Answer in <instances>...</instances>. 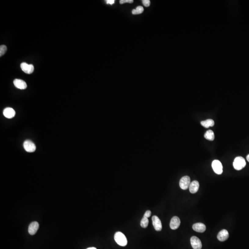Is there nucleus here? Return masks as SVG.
<instances>
[{
	"mask_svg": "<svg viewBox=\"0 0 249 249\" xmlns=\"http://www.w3.org/2000/svg\"><path fill=\"white\" fill-rule=\"evenodd\" d=\"M191 184V179L188 176L183 177L179 181V186L183 190H186L189 187Z\"/></svg>",
	"mask_w": 249,
	"mask_h": 249,
	"instance_id": "obj_4",
	"label": "nucleus"
},
{
	"mask_svg": "<svg viewBox=\"0 0 249 249\" xmlns=\"http://www.w3.org/2000/svg\"><path fill=\"white\" fill-rule=\"evenodd\" d=\"M204 138L209 140L213 141L215 139L214 133L212 131L209 130L205 133Z\"/></svg>",
	"mask_w": 249,
	"mask_h": 249,
	"instance_id": "obj_17",
	"label": "nucleus"
},
{
	"mask_svg": "<svg viewBox=\"0 0 249 249\" xmlns=\"http://www.w3.org/2000/svg\"><path fill=\"white\" fill-rule=\"evenodd\" d=\"M133 2V0H121L120 3L121 4H123L126 3H132Z\"/></svg>",
	"mask_w": 249,
	"mask_h": 249,
	"instance_id": "obj_22",
	"label": "nucleus"
},
{
	"mask_svg": "<svg viewBox=\"0 0 249 249\" xmlns=\"http://www.w3.org/2000/svg\"><path fill=\"white\" fill-rule=\"evenodd\" d=\"M246 162L245 160L241 157H238L235 158L233 162L234 168L237 170H240L245 167Z\"/></svg>",
	"mask_w": 249,
	"mask_h": 249,
	"instance_id": "obj_2",
	"label": "nucleus"
},
{
	"mask_svg": "<svg viewBox=\"0 0 249 249\" xmlns=\"http://www.w3.org/2000/svg\"><path fill=\"white\" fill-rule=\"evenodd\" d=\"M143 11H144V9L143 7L142 6H138L136 9L132 10V13L134 15L141 14L143 13Z\"/></svg>",
	"mask_w": 249,
	"mask_h": 249,
	"instance_id": "obj_19",
	"label": "nucleus"
},
{
	"mask_svg": "<svg viewBox=\"0 0 249 249\" xmlns=\"http://www.w3.org/2000/svg\"><path fill=\"white\" fill-rule=\"evenodd\" d=\"M199 187V184L198 181L197 180L193 181L189 186V188L190 193L193 194L195 193L198 191Z\"/></svg>",
	"mask_w": 249,
	"mask_h": 249,
	"instance_id": "obj_15",
	"label": "nucleus"
},
{
	"mask_svg": "<svg viewBox=\"0 0 249 249\" xmlns=\"http://www.w3.org/2000/svg\"><path fill=\"white\" fill-rule=\"evenodd\" d=\"M212 167L214 171L217 175H221L223 172V167L222 163L217 160L213 161Z\"/></svg>",
	"mask_w": 249,
	"mask_h": 249,
	"instance_id": "obj_3",
	"label": "nucleus"
},
{
	"mask_svg": "<svg viewBox=\"0 0 249 249\" xmlns=\"http://www.w3.org/2000/svg\"><path fill=\"white\" fill-rule=\"evenodd\" d=\"M3 115L6 118L11 119L15 116V112L12 108H7L3 111Z\"/></svg>",
	"mask_w": 249,
	"mask_h": 249,
	"instance_id": "obj_14",
	"label": "nucleus"
},
{
	"mask_svg": "<svg viewBox=\"0 0 249 249\" xmlns=\"http://www.w3.org/2000/svg\"><path fill=\"white\" fill-rule=\"evenodd\" d=\"M106 2L107 4L112 5L114 4L115 1H114V0H107V1H106Z\"/></svg>",
	"mask_w": 249,
	"mask_h": 249,
	"instance_id": "obj_24",
	"label": "nucleus"
},
{
	"mask_svg": "<svg viewBox=\"0 0 249 249\" xmlns=\"http://www.w3.org/2000/svg\"><path fill=\"white\" fill-rule=\"evenodd\" d=\"M180 224V220L177 216H174L171 219L170 223V228L173 230L178 228Z\"/></svg>",
	"mask_w": 249,
	"mask_h": 249,
	"instance_id": "obj_9",
	"label": "nucleus"
},
{
	"mask_svg": "<svg viewBox=\"0 0 249 249\" xmlns=\"http://www.w3.org/2000/svg\"><path fill=\"white\" fill-rule=\"evenodd\" d=\"M39 224L38 222H34L30 224L28 228V232L31 235L36 234L39 228Z\"/></svg>",
	"mask_w": 249,
	"mask_h": 249,
	"instance_id": "obj_10",
	"label": "nucleus"
},
{
	"mask_svg": "<svg viewBox=\"0 0 249 249\" xmlns=\"http://www.w3.org/2000/svg\"><path fill=\"white\" fill-rule=\"evenodd\" d=\"M229 238V233L226 230L223 229L217 235V239L220 241H225Z\"/></svg>",
	"mask_w": 249,
	"mask_h": 249,
	"instance_id": "obj_12",
	"label": "nucleus"
},
{
	"mask_svg": "<svg viewBox=\"0 0 249 249\" xmlns=\"http://www.w3.org/2000/svg\"><path fill=\"white\" fill-rule=\"evenodd\" d=\"M114 239L117 244L120 246H125L128 244L127 238L125 235L121 232H118L115 233L114 234Z\"/></svg>",
	"mask_w": 249,
	"mask_h": 249,
	"instance_id": "obj_1",
	"label": "nucleus"
},
{
	"mask_svg": "<svg viewBox=\"0 0 249 249\" xmlns=\"http://www.w3.org/2000/svg\"><path fill=\"white\" fill-rule=\"evenodd\" d=\"M193 229L195 231L198 233H204L206 229V227L204 224L202 223H197L193 226Z\"/></svg>",
	"mask_w": 249,
	"mask_h": 249,
	"instance_id": "obj_13",
	"label": "nucleus"
},
{
	"mask_svg": "<svg viewBox=\"0 0 249 249\" xmlns=\"http://www.w3.org/2000/svg\"><path fill=\"white\" fill-rule=\"evenodd\" d=\"M23 146L26 151L29 153L34 152L36 150V145L34 143L29 140H27L24 142Z\"/></svg>",
	"mask_w": 249,
	"mask_h": 249,
	"instance_id": "obj_5",
	"label": "nucleus"
},
{
	"mask_svg": "<svg viewBox=\"0 0 249 249\" xmlns=\"http://www.w3.org/2000/svg\"><path fill=\"white\" fill-rule=\"evenodd\" d=\"M149 224V220L147 217L143 216L141 221L140 225L143 228H146Z\"/></svg>",
	"mask_w": 249,
	"mask_h": 249,
	"instance_id": "obj_18",
	"label": "nucleus"
},
{
	"mask_svg": "<svg viewBox=\"0 0 249 249\" xmlns=\"http://www.w3.org/2000/svg\"><path fill=\"white\" fill-rule=\"evenodd\" d=\"M201 124L204 128H208L210 127H213L214 126L215 122L212 119H208L205 121H202L201 122Z\"/></svg>",
	"mask_w": 249,
	"mask_h": 249,
	"instance_id": "obj_16",
	"label": "nucleus"
},
{
	"mask_svg": "<svg viewBox=\"0 0 249 249\" xmlns=\"http://www.w3.org/2000/svg\"><path fill=\"white\" fill-rule=\"evenodd\" d=\"M20 67L22 71L26 74H32L34 70V67L33 65L28 64L26 62H23L21 64Z\"/></svg>",
	"mask_w": 249,
	"mask_h": 249,
	"instance_id": "obj_7",
	"label": "nucleus"
},
{
	"mask_svg": "<svg viewBox=\"0 0 249 249\" xmlns=\"http://www.w3.org/2000/svg\"><path fill=\"white\" fill-rule=\"evenodd\" d=\"M246 158H247V161L249 162V154L246 157Z\"/></svg>",
	"mask_w": 249,
	"mask_h": 249,
	"instance_id": "obj_26",
	"label": "nucleus"
},
{
	"mask_svg": "<svg viewBox=\"0 0 249 249\" xmlns=\"http://www.w3.org/2000/svg\"><path fill=\"white\" fill-rule=\"evenodd\" d=\"M191 244L193 249H201L202 248V243L197 237L193 236L191 238Z\"/></svg>",
	"mask_w": 249,
	"mask_h": 249,
	"instance_id": "obj_8",
	"label": "nucleus"
},
{
	"mask_svg": "<svg viewBox=\"0 0 249 249\" xmlns=\"http://www.w3.org/2000/svg\"><path fill=\"white\" fill-rule=\"evenodd\" d=\"M142 3L145 7H148L150 6V2L149 0H143Z\"/></svg>",
	"mask_w": 249,
	"mask_h": 249,
	"instance_id": "obj_21",
	"label": "nucleus"
},
{
	"mask_svg": "<svg viewBox=\"0 0 249 249\" xmlns=\"http://www.w3.org/2000/svg\"><path fill=\"white\" fill-rule=\"evenodd\" d=\"M152 224L155 229L157 231H160L162 229L161 221L158 216L154 215L152 217Z\"/></svg>",
	"mask_w": 249,
	"mask_h": 249,
	"instance_id": "obj_6",
	"label": "nucleus"
},
{
	"mask_svg": "<svg viewBox=\"0 0 249 249\" xmlns=\"http://www.w3.org/2000/svg\"><path fill=\"white\" fill-rule=\"evenodd\" d=\"M14 86L20 90H24L27 88V84L24 80L20 79H15L13 81Z\"/></svg>",
	"mask_w": 249,
	"mask_h": 249,
	"instance_id": "obj_11",
	"label": "nucleus"
},
{
	"mask_svg": "<svg viewBox=\"0 0 249 249\" xmlns=\"http://www.w3.org/2000/svg\"><path fill=\"white\" fill-rule=\"evenodd\" d=\"M87 249H96V248H95V247H90V248H87Z\"/></svg>",
	"mask_w": 249,
	"mask_h": 249,
	"instance_id": "obj_25",
	"label": "nucleus"
},
{
	"mask_svg": "<svg viewBox=\"0 0 249 249\" xmlns=\"http://www.w3.org/2000/svg\"><path fill=\"white\" fill-rule=\"evenodd\" d=\"M7 50V47L6 45H2L0 47V56H2L5 54Z\"/></svg>",
	"mask_w": 249,
	"mask_h": 249,
	"instance_id": "obj_20",
	"label": "nucleus"
},
{
	"mask_svg": "<svg viewBox=\"0 0 249 249\" xmlns=\"http://www.w3.org/2000/svg\"><path fill=\"white\" fill-rule=\"evenodd\" d=\"M151 212L150 211H146L145 212V214H144V215L143 216L144 217H147V218H148L149 217H150L151 216Z\"/></svg>",
	"mask_w": 249,
	"mask_h": 249,
	"instance_id": "obj_23",
	"label": "nucleus"
}]
</instances>
